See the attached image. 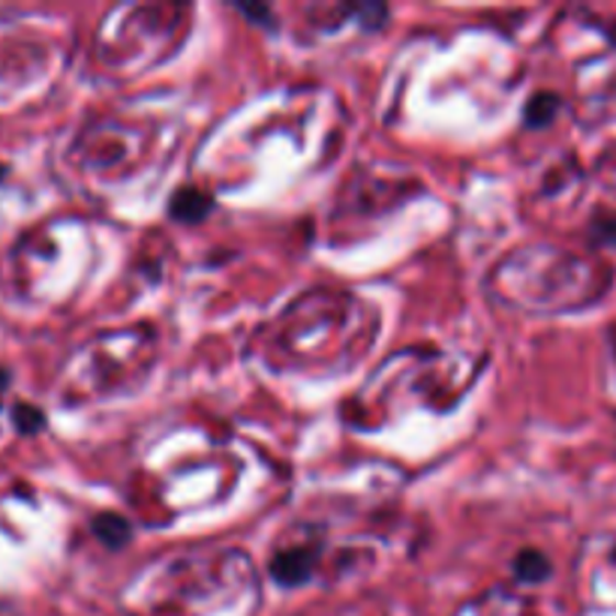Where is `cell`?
<instances>
[{
  "instance_id": "cell-1",
  "label": "cell",
  "mask_w": 616,
  "mask_h": 616,
  "mask_svg": "<svg viewBox=\"0 0 616 616\" xmlns=\"http://www.w3.org/2000/svg\"><path fill=\"white\" fill-rule=\"evenodd\" d=\"M316 550L310 548H292L280 550L275 560H271V574L280 586H301L310 581V571L316 565Z\"/></svg>"
},
{
  "instance_id": "cell-2",
  "label": "cell",
  "mask_w": 616,
  "mask_h": 616,
  "mask_svg": "<svg viewBox=\"0 0 616 616\" xmlns=\"http://www.w3.org/2000/svg\"><path fill=\"white\" fill-rule=\"evenodd\" d=\"M214 208V199L205 195L195 187H181L178 193L171 195V217L181 220V223H199V220L208 217V211Z\"/></svg>"
},
{
  "instance_id": "cell-3",
  "label": "cell",
  "mask_w": 616,
  "mask_h": 616,
  "mask_svg": "<svg viewBox=\"0 0 616 616\" xmlns=\"http://www.w3.org/2000/svg\"><path fill=\"white\" fill-rule=\"evenodd\" d=\"M93 536L103 541L105 548H124V545H130V538H133V526L126 524L121 514H97L93 517Z\"/></svg>"
},
{
  "instance_id": "cell-4",
  "label": "cell",
  "mask_w": 616,
  "mask_h": 616,
  "mask_svg": "<svg viewBox=\"0 0 616 616\" xmlns=\"http://www.w3.org/2000/svg\"><path fill=\"white\" fill-rule=\"evenodd\" d=\"M560 109V97L557 93H536L529 105L524 109V124L526 126H545L553 121V114Z\"/></svg>"
},
{
  "instance_id": "cell-5",
  "label": "cell",
  "mask_w": 616,
  "mask_h": 616,
  "mask_svg": "<svg viewBox=\"0 0 616 616\" xmlns=\"http://www.w3.org/2000/svg\"><path fill=\"white\" fill-rule=\"evenodd\" d=\"M514 571H517L520 581L538 583L550 574V562L545 560V553H538V550H520L517 560H514Z\"/></svg>"
},
{
  "instance_id": "cell-6",
  "label": "cell",
  "mask_w": 616,
  "mask_h": 616,
  "mask_svg": "<svg viewBox=\"0 0 616 616\" xmlns=\"http://www.w3.org/2000/svg\"><path fill=\"white\" fill-rule=\"evenodd\" d=\"M12 422H15V427L22 430V434H36L43 424H46V415L36 410V406H27V403H19L15 406V412H12Z\"/></svg>"
},
{
  "instance_id": "cell-7",
  "label": "cell",
  "mask_w": 616,
  "mask_h": 616,
  "mask_svg": "<svg viewBox=\"0 0 616 616\" xmlns=\"http://www.w3.org/2000/svg\"><path fill=\"white\" fill-rule=\"evenodd\" d=\"M240 12H247V15H253L256 22H268V27H271V12L265 10V7H240Z\"/></svg>"
},
{
  "instance_id": "cell-8",
  "label": "cell",
  "mask_w": 616,
  "mask_h": 616,
  "mask_svg": "<svg viewBox=\"0 0 616 616\" xmlns=\"http://www.w3.org/2000/svg\"><path fill=\"white\" fill-rule=\"evenodd\" d=\"M0 178H3V166H0Z\"/></svg>"
}]
</instances>
